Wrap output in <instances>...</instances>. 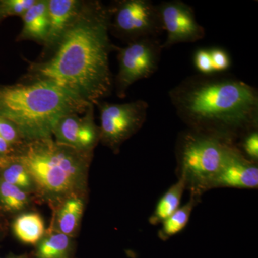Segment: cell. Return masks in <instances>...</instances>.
I'll list each match as a JSON object with an SVG mask.
<instances>
[{
  "mask_svg": "<svg viewBox=\"0 0 258 258\" xmlns=\"http://www.w3.org/2000/svg\"><path fill=\"white\" fill-rule=\"evenodd\" d=\"M111 18L110 6L83 2L52 55L30 62L26 79L51 81L81 101L98 106L114 87L109 55L118 47L110 40Z\"/></svg>",
  "mask_w": 258,
  "mask_h": 258,
  "instance_id": "cell-1",
  "label": "cell"
},
{
  "mask_svg": "<svg viewBox=\"0 0 258 258\" xmlns=\"http://www.w3.org/2000/svg\"><path fill=\"white\" fill-rule=\"evenodd\" d=\"M169 97L179 119L195 132L236 144L258 130L257 89L232 75L188 76Z\"/></svg>",
  "mask_w": 258,
  "mask_h": 258,
  "instance_id": "cell-2",
  "label": "cell"
},
{
  "mask_svg": "<svg viewBox=\"0 0 258 258\" xmlns=\"http://www.w3.org/2000/svg\"><path fill=\"white\" fill-rule=\"evenodd\" d=\"M93 152L57 143L52 137L25 142L14 157L28 169L36 194L55 208L71 197L86 198Z\"/></svg>",
  "mask_w": 258,
  "mask_h": 258,
  "instance_id": "cell-3",
  "label": "cell"
},
{
  "mask_svg": "<svg viewBox=\"0 0 258 258\" xmlns=\"http://www.w3.org/2000/svg\"><path fill=\"white\" fill-rule=\"evenodd\" d=\"M91 106L46 80L0 86V116L16 126L25 142L51 138L62 117L82 114Z\"/></svg>",
  "mask_w": 258,
  "mask_h": 258,
  "instance_id": "cell-4",
  "label": "cell"
},
{
  "mask_svg": "<svg viewBox=\"0 0 258 258\" xmlns=\"http://www.w3.org/2000/svg\"><path fill=\"white\" fill-rule=\"evenodd\" d=\"M232 144H235L189 128L180 132L175 146L176 173L190 196L201 199L212 189Z\"/></svg>",
  "mask_w": 258,
  "mask_h": 258,
  "instance_id": "cell-5",
  "label": "cell"
},
{
  "mask_svg": "<svg viewBox=\"0 0 258 258\" xmlns=\"http://www.w3.org/2000/svg\"><path fill=\"white\" fill-rule=\"evenodd\" d=\"M110 8L109 32L127 44L164 32L157 5L151 0H120Z\"/></svg>",
  "mask_w": 258,
  "mask_h": 258,
  "instance_id": "cell-6",
  "label": "cell"
},
{
  "mask_svg": "<svg viewBox=\"0 0 258 258\" xmlns=\"http://www.w3.org/2000/svg\"><path fill=\"white\" fill-rule=\"evenodd\" d=\"M158 37L142 39L118 47V72L113 80L115 92L124 98L131 86L157 72L163 48Z\"/></svg>",
  "mask_w": 258,
  "mask_h": 258,
  "instance_id": "cell-7",
  "label": "cell"
},
{
  "mask_svg": "<svg viewBox=\"0 0 258 258\" xmlns=\"http://www.w3.org/2000/svg\"><path fill=\"white\" fill-rule=\"evenodd\" d=\"M100 132L101 142L118 153L125 141L135 135L147 120L149 104L144 100L125 103L100 102Z\"/></svg>",
  "mask_w": 258,
  "mask_h": 258,
  "instance_id": "cell-8",
  "label": "cell"
},
{
  "mask_svg": "<svg viewBox=\"0 0 258 258\" xmlns=\"http://www.w3.org/2000/svg\"><path fill=\"white\" fill-rule=\"evenodd\" d=\"M164 31L165 41L161 44L163 50L179 43H191L203 40L205 29L195 16L192 7L181 0L164 1L157 5Z\"/></svg>",
  "mask_w": 258,
  "mask_h": 258,
  "instance_id": "cell-9",
  "label": "cell"
},
{
  "mask_svg": "<svg viewBox=\"0 0 258 258\" xmlns=\"http://www.w3.org/2000/svg\"><path fill=\"white\" fill-rule=\"evenodd\" d=\"M81 115L71 113L62 117L52 130V137L57 143L82 152H93L101 139L100 127L95 123L94 106Z\"/></svg>",
  "mask_w": 258,
  "mask_h": 258,
  "instance_id": "cell-10",
  "label": "cell"
},
{
  "mask_svg": "<svg viewBox=\"0 0 258 258\" xmlns=\"http://www.w3.org/2000/svg\"><path fill=\"white\" fill-rule=\"evenodd\" d=\"M257 187L258 164L249 161L236 144H232L228 148L221 169L212 184V189H256Z\"/></svg>",
  "mask_w": 258,
  "mask_h": 258,
  "instance_id": "cell-11",
  "label": "cell"
},
{
  "mask_svg": "<svg viewBox=\"0 0 258 258\" xmlns=\"http://www.w3.org/2000/svg\"><path fill=\"white\" fill-rule=\"evenodd\" d=\"M49 29L44 52H52L82 8L78 0H47Z\"/></svg>",
  "mask_w": 258,
  "mask_h": 258,
  "instance_id": "cell-12",
  "label": "cell"
},
{
  "mask_svg": "<svg viewBox=\"0 0 258 258\" xmlns=\"http://www.w3.org/2000/svg\"><path fill=\"white\" fill-rule=\"evenodd\" d=\"M85 199L71 197L53 208L54 220L49 230L74 237L79 230L85 208Z\"/></svg>",
  "mask_w": 258,
  "mask_h": 258,
  "instance_id": "cell-13",
  "label": "cell"
},
{
  "mask_svg": "<svg viewBox=\"0 0 258 258\" xmlns=\"http://www.w3.org/2000/svg\"><path fill=\"white\" fill-rule=\"evenodd\" d=\"M21 18L23 28L18 35V41L33 40L44 45L49 29L47 0H36Z\"/></svg>",
  "mask_w": 258,
  "mask_h": 258,
  "instance_id": "cell-14",
  "label": "cell"
},
{
  "mask_svg": "<svg viewBox=\"0 0 258 258\" xmlns=\"http://www.w3.org/2000/svg\"><path fill=\"white\" fill-rule=\"evenodd\" d=\"M37 245L36 258H71L74 240L73 237L49 230Z\"/></svg>",
  "mask_w": 258,
  "mask_h": 258,
  "instance_id": "cell-15",
  "label": "cell"
},
{
  "mask_svg": "<svg viewBox=\"0 0 258 258\" xmlns=\"http://www.w3.org/2000/svg\"><path fill=\"white\" fill-rule=\"evenodd\" d=\"M13 230L19 240L28 244L38 243L46 232L43 219L35 212L23 213L17 217Z\"/></svg>",
  "mask_w": 258,
  "mask_h": 258,
  "instance_id": "cell-16",
  "label": "cell"
},
{
  "mask_svg": "<svg viewBox=\"0 0 258 258\" xmlns=\"http://www.w3.org/2000/svg\"><path fill=\"white\" fill-rule=\"evenodd\" d=\"M186 186L183 180L178 179L159 199L154 212L149 219L150 225H160L179 208Z\"/></svg>",
  "mask_w": 258,
  "mask_h": 258,
  "instance_id": "cell-17",
  "label": "cell"
},
{
  "mask_svg": "<svg viewBox=\"0 0 258 258\" xmlns=\"http://www.w3.org/2000/svg\"><path fill=\"white\" fill-rule=\"evenodd\" d=\"M200 201L201 199L190 196L187 203L179 207L176 211L161 224V228L158 232L159 238L162 241L169 240L184 230L189 221L194 209Z\"/></svg>",
  "mask_w": 258,
  "mask_h": 258,
  "instance_id": "cell-18",
  "label": "cell"
},
{
  "mask_svg": "<svg viewBox=\"0 0 258 258\" xmlns=\"http://www.w3.org/2000/svg\"><path fill=\"white\" fill-rule=\"evenodd\" d=\"M31 204L30 194L0 178V207L5 211L18 213Z\"/></svg>",
  "mask_w": 258,
  "mask_h": 258,
  "instance_id": "cell-19",
  "label": "cell"
},
{
  "mask_svg": "<svg viewBox=\"0 0 258 258\" xmlns=\"http://www.w3.org/2000/svg\"><path fill=\"white\" fill-rule=\"evenodd\" d=\"M0 178L27 192H35L33 181L28 169L14 157L0 166Z\"/></svg>",
  "mask_w": 258,
  "mask_h": 258,
  "instance_id": "cell-20",
  "label": "cell"
},
{
  "mask_svg": "<svg viewBox=\"0 0 258 258\" xmlns=\"http://www.w3.org/2000/svg\"><path fill=\"white\" fill-rule=\"evenodd\" d=\"M35 2L36 0H2L0 1V18L22 17Z\"/></svg>",
  "mask_w": 258,
  "mask_h": 258,
  "instance_id": "cell-21",
  "label": "cell"
},
{
  "mask_svg": "<svg viewBox=\"0 0 258 258\" xmlns=\"http://www.w3.org/2000/svg\"><path fill=\"white\" fill-rule=\"evenodd\" d=\"M236 146L244 157L258 164V130L245 134L237 142Z\"/></svg>",
  "mask_w": 258,
  "mask_h": 258,
  "instance_id": "cell-22",
  "label": "cell"
},
{
  "mask_svg": "<svg viewBox=\"0 0 258 258\" xmlns=\"http://www.w3.org/2000/svg\"><path fill=\"white\" fill-rule=\"evenodd\" d=\"M0 137L18 149L25 143L18 129L11 122L0 116Z\"/></svg>",
  "mask_w": 258,
  "mask_h": 258,
  "instance_id": "cell-23",
  "label": "cell"
},
{
  "mask_svg": "<svg viewBox=\"0 0 258 258\" xmlns=\"http://www.w3.org/2000/svg\"><path fill=\"white\" fill-rule=\"evenodd\" d=\"M214 74H223L231 67V59L227 51L220 47L210 49Z\"/></svg>",
  "mask_w": 258,
  "mask_h": 258,
  "instance_id": "cell-24",
  "label": "cell"
},
{
  "mask_svg": "<svg viewBox=\"0 0 258 258\" xmlns=\"http://www.w3.org/2000/svg\"><path fill=\"white\" fill-rule=\"evenodd\" d=\"M194 64L200 73L199 74H214L210 49H198L194 55Z\"/></svg>",
  "mask_w": 258,
  "mask_h": 258,
  "instance_id": "cell-25",
  "label": "cell"
},
{
  "mask_svg": "<svg viewBox=\"0 0 258 258\" xmlns=\"http://www.w3.org/2000/svg\"><path fill=\"white\" fill-rule=\"evenodd\" d=\"M16 151V148L0 137V166L14 157Z\"/></svg>",
  "mask_w": 258,
  "mask_h": 258,
  "instance_id": "cell-26",
  "label": "cell"
},
{
  "mask_svg": "<svg viewBox=\"0 0 258 258\" xmlns=\"http://www.w3.org/2000/svg\"><path fill=\"white\" fill-rule=\"evenodd\" d=\"M8 258H25V257H18V256L13 255V256H10V257H9Z\"/></svg>",
  "mask_w": 258,
  "mask_h": 258,
  "instance_id": "cell-27",
  "label": "cell"
},
{
  "mask_svg": "<svg viewBox=\"0 0 258 258\" xmlns=\"http://www.w3.org/2000/svg\"><path fill=\"white\" fill-rule=\"evenodd\" d=\"M0 258H1V257H0Z\"/></svg>",
  "mask_w": 258,
  "mask_h": 258,
  "instance_id": "cell-28",
  "label": "cell"
}]
</instances>
